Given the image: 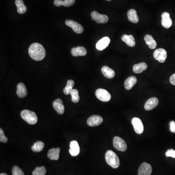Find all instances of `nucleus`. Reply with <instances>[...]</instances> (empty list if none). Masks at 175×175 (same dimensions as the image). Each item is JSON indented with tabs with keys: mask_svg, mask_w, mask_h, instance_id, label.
Instances as JSON below:
<instances>
[{
	"mask_svg": "<svg viewBox=\"0 0 175 175\" xmlns=\"http://www.w3.org/2000/svg\"><path fill=\"white\" fill-rule=\"evenodd\" d=\"M145 42L151 49H155L157 46V42L150 35H146L144 38Z\"/></svg>",
	"mask_w": 175,
	"mask_h": 175,
	"instance_id": "26",
	"label": "nucleus"
},
{
	"mask_svg": "<svg viewBox=\"0 0 175 175\" xmlns=\"http://www.w3.org/2000/svg\"><path fill=\"white\" fill-rule=\"evenodd\" d=\"M105 159L108 164L113 168H117L120 165V161L118 157L114 151L108 150L105 154Z\"/></svg>",
	"mask_w": 175,
	"mask_h": 175,
	"instance_id": "2",
	"label": "nucleus"
},
{
	"mask_svg": "<svg viewBox=\"0 0 175 175\" xmlns=\"http://www.w3.org/2000/svg\"><path fill=\"white\" fill-rule=\"evenodd\" d=\"M165 155H166V156L167 157H171L173 158H175V150L173 149H168L167 151H166Z\"/></svg>",
	"mask_w": 175,
	"mask_h": 175,
	"instance_id": "34",
	"label": "nucleus"
},
{
	"mask_svg": "<svg viewBox=\"0 0 175 175\" xmlns=\"http://www.w3.org/2000/svg\"><path fill=\"white\" fill-rule=\"evenodd\" d=\"M0 175H8L7 174H5V173H1L0 174Z\"/></svg>",
	"mask_w": 175,
	"mask_h": 175,
	"instance_id": "37",
	"label": "nucleus"
},
{
	"mask_svg": "<svg viewBox=\"0 0 175 175\" xmlns=\"http://www.w3.org/2000/svg\"><path fill=\"white\" fill-rule=\"evenodd\" d=\"M20 116L23 120L27 122L29 125H35L38 122L37 115L32 111L23 110L20 113Z\"/></svg>",
	"mask_w": 175,
	"mask_h": 175,
	"instance_id": "3",
	"label": "nucleus"
},
{
	"mask_svg": "<svg viewBox=\"0 0 175 175\" xmlns=\"http://www.w3.org/2000/svg\"><path fill=\"white\" fill-rule=\"evenodd\" d=\"M8 139L6 137V136L4 134V131L2 129H0V142H8Z\"/></svg>",
	"mask_w": 175,
	"mask_h": 175,
	"instance_id": "33",
	"label": "nucleus"
},
{
	"mask_svg": "<svg viewBox=\"0 0 175 175\" xmlns=\"http://www.w3.org/2000/svg\"><path fill=\"white\" fill-rule=\"evenodd\" d=\"M65 24L68 27L72 28L73 31L77 34H81V33H83L84 28H83L82 25L77 22L73 21V20H66Z\"/></svg>",
	"mask_w": 175,
	"mask_h": 175,
	"instance_id": "9",
	"label": "nucleus"
},
{
	"mask_svg": "<svg viewBox=\"0 0 175 175\" xmlns=\"http://www.w3.org/2000/svg\"><path fill=\"white\" fill-rule=\"evenodd\" d=\"M70 154L73 157L77 156L80 153V148L77 142L72 141L70 144Z\"/></svg>",
	"mask_w": 175,
	"mask_h": 175,
	"instance_id": "14",
	"label": "nucleus"
},
{
	"mask_svg": "<svg viewBox=\"0 0 175 175\" xmlns=\"http://www.w3.org/2000/svg\"><path fill=\"white\" fill-rule=\"evenodd\" d=\"M95 95L97 98L103 102H108L111 99L110 93L103 89H97L95 92Z\"/></svg>",
	"mask_w": 175,
	"mask_h": 175,
	"instance_id": "5",
	"label": "nucleus"
},
{
	"mask_svg": "<svg viewBox=\"0 0 175 175\" xmlns=\"http://www.w3.org/2000/svg\"><path fill=\"white\" fill-rule=\"evenodd\" d=\"M29 55L32 59L36 61H40L45 57L46 52L42 44L34 43L29 47L28 49Z\"/></svg>",
	"mask_w": 175,
	"mask_h": 175,
	"instance_id": "1",
	"label": "nucleus"
},
{
	"mask_svg": "<svg viewBox=\"0 0 175 175\" xmlns=\"http://www.w3.org/2000/svg\"><path fill=\"white\" fill-rule=\"evenodd\" d=\"M169 81H170V82L171 84L173 85H175V73L172 74L171 76V77H170V79H169Z\"/></svg>",
	"mask_w": 175,
	"mask_h": 175,
	"instance_id": "36",
	"label": "nucleus"
},
{
	"mask_svg": "<svg viewBox=\"0 0 175 175\" xmlns=\"http://www.w3.org/2000/svg\"><path fill=\"white\" fill-rule=\"evenodd\" d=\"M169 124H170V131L173 133H175V122L173 121H171Z\"/></svg>",
	"mask_w": 175,
	"mask_h": 175,
	"instance_id": "35",
	"label": "nucleus"
},
{
	"mask_svg": "<svg viewBox=\"0 0 175 175\" xmlns=\"http://www.w3.org/2000/svg\"><path fill=\"white\" fill-rule=\"evenodd\" d=\"M61 149L59 148H52L48 151L47 156L51 160H58L59 158V153Z\"/></svg>",
	"mask_w": 175,
	"mask_h": 175,
	"instance_id": "20",
	"label": "nucleus"
},
{
	"mask_svg": "<svg viewBox=\"0 0 175 175\" xmlns=\"http://www.w3.org/2000/svg\"><path fill=\"white\" fill-rule=\"evenodd\" d=\"M148 68V65L145 62L135 64L133 66V71L136 73H142Z\"/></svg>",
	"mask_w": 175,
	"mask_h": 175,
	"instance_id": "25",
	"label": "nucleus"
},
{
	"mask_svg": "<svg viewBox=\"0 0 175 175\" xmlns=\"http://www.w3.org/2000/svg\"><path fill=\"white\" fill-rule=\"evenodd\" d=\"M137 80L134 76H131L125 80L124 86L127 90H130L136 84Z\"/></svg>",
	"mask_w": 175,
	"mask_h": 175,
	"instance_id": "19",
	"label": "nucleus"
},
{
	"mask_svg": "<svg viewBox=\"0 0 175 175\" xmlns=\"http://www.w3.org/2000/svg\"><path fill=\"white\" fill-rule=\"evenodd\" d=\"M87 51L84 47L78 46L72 48L71 50V54L74 57L78 56H85L87 54Z\"/></svg>",
	"mask_w": 175,
	"mask_h": 175,
	"instance_id": "17",
	"label": "nucleus"
},
{
	"mask_svg": "<svg viewBox=\"0 0 175 175\" xmlns=\"http://www.w3.org/2000/svg\"><path fill=\"white\" fill-rule=\"evenodd\" d=\"M152 169L148 163H144L140 165L138 170V175H150Z\"/></svg>",
	"mask_w": 175,
	"mask_h": 175,
	"instance_id": "11",
	"label": "nucleus"
},
{
	"mask_svg": "<svg viewBox=\"0 0 175 175\" xmlns=\"http://www.w3.org/2000/svg\"><path fill=\"white\" fill-rule=\"evenodd\" d=\"M110 39L108 37H104L99 40L96 44V48L98 50H103L105 48H107L110 44Z\"/></svg>",
	"mask_w": 175,
	"mask_h": 175,
	"instance_id": "15",
	"label": "nucleus"
},
{
	"mask_svg": "<svg viewBox=\"0 0 175 175\" xmlns=\"http://www.w3.org/2000/svg\"><path fill=\"white\" fill-rule=\"evenodd\" d=\"M17 95L20 98H23L27 95V87L23 83H20L17 85Z\"/></svg>",
	"mask_w": 175,
	"mask_h": 175,
	"instance_id": "18",
	"label": "nucleus"
},
{
	"mask_svg": "<svg viewBox=\"0 0 175 175\" xmlns=\"http://www.w3.org/2000/svg\"><path fill=\"white\" fill-rule=\"evenodd\" d=\"M12 175H24L23 170L18 166H14L12 170Z\"/></svg>",
	"mask_w": 175,
	"mask_h": 175,
	"instance_id": "32",
	"label": "nucleus"
},
{
	"mask_svg": "<svg viewBox=\"0 0 175 175\" xmlns=\"http://www.w3.org/2000/svg\"><path fill=\"white\" fill-rule=\"evenodd\" d=\"M46 173V169L44 166L37 167L34 169L32 174L33 175H45Z\"/></svg>",
	"mask_w": 175,
	"mask_h": 175,
	"instance_id": "30",
	"label": "nucleus"
},
{
	"mask_svg": "<svg viewBox=\"0 0 175 175\" xmlns=\"http://www.w3.org/2000/svg\"><path fill=\"white\" fill-rule=\"evenodd\" d=\"M74 85V82L72 80H69L67 81L66 86L63 89V92L64 93L65 95H68L69 94H70L72 90L73 89V88Z\"/></svg>",
	"mask_w": 175,
	"mask_h": 175,
	"instance_id": "29",
	"label": "nucleus"
},
{
	"mask_svg": "<svg viewBox=\"0 0 175 175\" xmlns=\"http://www.w3.org/2000/svg\"><path fill=\"white\" fill-rule=\"evenodd\" d=\"M103 119L101 116L95 115L89 117L87 120V124L90 127H96L102 123Z\"/></svg>",
	"mask_w": 175,
	"mask_h": 175,
	"instance_id": "10",
	"label": "nucleus"
},
{
	"mask_svg": "<svg viewBox=\"0 0 175 175\" xmlns=\"http://www.w3.org/2000/svg\"><path fill=\"white\" fill-rule=\"evenodd\" d=\"M107 1H111V0H107Z\"/></svg>",
	"mask_w": 175,
	"mask_h": 175,
	"instance_id": "38",
	"label": "nucleus"
},
{
	"mask_svg": "<svg viewBox=\"0 0 175 175\" xmlns=\"http://www.w3.org/2000/svg\"><path fill=\"white\" fill-rule=\"evenodd\" d=\"M44 144L42 142L38 141L36 142L33 146H32V150L35 152H39L43 150Z\"/></svg>",
	"mask_w": 175,
	"mask_h": 175,
	"instance_id": "28",
	"label": "nucleus"
},
{
	"mask_svg": "<svg viewBox=\"0 0 175 175\" xmlns=\"http://www.w3.org/2000/svg\"><path fill=\"white\" fill-rule=\"evenodd\" d=\"M161 24L165 28H169L172 24V21L170 18V14L168 12L163 13L161 15Z\"/></svg>",
	"mask_w": 175,
	"mask_h": 175,
	"instance_id": "13",
	"label": "nucleus"
},
{
	"mask_svg": "<svg viewBox=\"0 0 175 175\" xmlns=\"http://www.w3.org/2000/svg\"><path fill=\"white\" fill-rule=\"evenodd\" d=\"M127 18L131 23H137L139 21L137 11L135 9H130L127 12Z\"/></svg>",
	"mask_w": 175,
	"mask_h": 175,
	"instance_id": "21",
	"label": "nucleus"
},
{
	"mask_svg": "<svg viewBox=\"0 0 175 175\" xmlns=\"http://www.w3.org/2000/svg\"><path fill=\"white\" fill-rule=\"evenodd\" d=\"M54 3L55 6L58 7L61 5H63L65 7H69L73 5L75 3V0H55Z\"/></svg>",
	"mask_w": 175,
	"mask_h": 175,
	"instance_id": "24",
	"label": "nucleus"
},
{
	"mask_svg": "<svg viewBox=\"0 0 175 175\" xmlns=\"http://www.w3.org/2000/svg\"><path fill=\"white\" fill-rule=\"evenodd\" d=\"M132 125L136 133L141 134L144 131V126L140 118L138 117H134L132 118L131 121Z\"/></svg>",
	"mask_w": 175,
	"mask_h": 175,
	"instance_id": "8",
	"label": "nucleus"
},
{
	"mask_svg": "<svg viewBox=\"0 0 175 175\" xmlns=\"http://www.w3.org/2000/svg\"><path fill=\"white\" fill-rule=\"evenodd\" d=\"M70 95L72 96V102L75 103H78L80 101V97L79 96V93L78 91L76 89H73L72 90Z\"/></svg>",
	"mask_w": 175,
	"mask_h": 175,
	"instance_id": "31",
	"label": "nucleus"
},
{
	"mask_svg": "<svg viewBox=\"0 0 175 175\" xmlns=\"http://www.w3.org/2000/svg\"><path fill=\"white\" fill-rule=\"evenodd\" d=\"M159 104V100L156 97H152L146 101L145 105V110L146 111H151L156 107Z\"/></svg>",
	"mask_w": 175,
	"mask_h": 175,
	"instance_id": "12",
	"label": "nucleus"
},
{
	"mask_svg": "<svg viewBox=\"0 0 175 175\" xmlns=\"http://www.w3.org/2000/svg\"><path fill=\"white\" fill-rule=\"evenodd\" d=\"M53 107L55 110L59 114H63L64 113L65 108L63 105V102L61 99L55 100L53 104Z\"/></svg>",
	"mask_w": 175,
	"mask_h": 175,
	"instance_id": "16",
	"label": "nucleus"
},
{
	"mask_svg": "<svg viewBox=\"0 0 175 175\" xmlns=\"http://www.w3.org/2000/svg\"><path fill=\"white\" fill-rule=\"evenodd\" d=\"M113 144L114 147L119 151L123 152L127 149V145L126 142L118 136H115L114 138Z\"/></svg>",
	"mask_w": 175,
	"mask_h": 175,
	"instance_id": "4",
	"label": "nucleus"
},
{
	"mask_svg": "<svg viewBox=\"0 0 175 175\" xmlns=\"http://www.w3.org/2000/svg\"><path fill=\"white\" fill-rule=\"evenodd\" d=\"M101 71H102V73L103 74L105 77H106V78L111 79V78H114V77L115 74L114 71L107 66H105L102 67Z\"/></svg>",
	"mask_w": 175,
	"mask_h": 175,
	"instance_id": "22",
	"label": "nucleus"
},
{
	"mask_svg": "<svg viewBox=\"0 0 175 175\" xmlns=\"http://www.w3.org/2000/svg\"><path fill=\"white\" fill-rule=\"evenodd\" d=\"M15 5L17 8V11L20 14H24L27 12V6L24 5L23 0H16Z\"/></svg>",
	"mask_w": 175,
	"mask_h": 175,
	"instance_id": "27",
	"label": "nucleus"
},
{
	"mask_svg": "<svg viewBox=\"0 0 175 175\" xmlns=\"http://www.w3.org/2000/svg\"><path fill=\"white\" fill-rule=\"evenodd\" d=\"M154 57L160 63H164L167 58V52L163 48H159L154 52Z\"/></svg>",
	"mask_w": 175,
	"mask_h": 175,
	"instance_id": "6",
	"label": "nucleus"
},
{
	"mask_svg": "<svg viewBox=\"0 0 175 175\" xmlns=\"http://www.w3.org/2000/svg\"><path fill=\"white\" fill-rule=\"evenodd\" d=\"M122 40L123 42H125L127 45L130 47H134L135 45V39L133 36L131 35H123L122 37Z\"/></svg>",
	"mask_w": 175,
	"mask_h": 175,
	"instance_id": "23",
	"label": "nucleus"
},
{
	"mask_svg": "<svg viewBox=\"0 0 175 175\" xmlns=\"http://www.w3.org/2000/svg\"><path fill=\"white\" fill-rule=\"evenodd\" d=\"M92 18L98 23H106L108 21V17L106 15L100 14L97 11H93L91 13Z\"/></svg>",
	"mask_w": 175,
	"mask_h": 175,
	"instance_id": "7",
	"label": "nucleus"
}]
</instances>
